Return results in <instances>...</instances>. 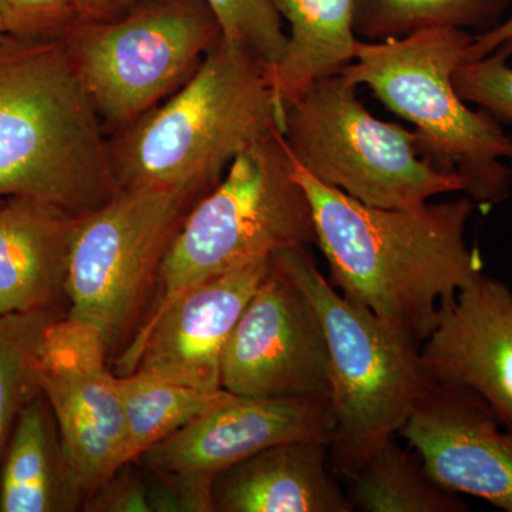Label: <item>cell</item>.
<instances>
[{"label":"cell","instance_id":"22","mask_svg":"<svg viewBox=\"0 0 512 512\" xmlns=\"http://www.w3.org/2000/svg\"><path fill=\"white\" fill-rule=\"evenodd\" d=\"M512 0H356L355 33L386 40L433 28L481 29L500 23Z\"/></svg>","mask_w":512,"mask_h":512},{"label":"cell","instance_id":"5","mask_svg":"<svg viewBox=\"0 0 512 512\" xmlns=\"http://www.w3.org/2000/svg\"><path fill=\"white\" fill-rule=\"evenodd\" d=\"M318 313L330 366L335 431L329 466L352 478L367 458L394 439L436 380L419 343L330 285L309 247L272 255Z\"/></svg>","mask_w":512,"mask_h":512},{"label":"cell","instance_id":"21","mask_svg":"<svg viewBox=\"0 0 512 512\" xmlns=\"http://www.w3.org/2000/svg\"><path fill=\"white\" fill-rule=\"evenodd\" d=\"M126 416L128 451L137 461L198 414L221 402L228 390L205 392L144 372L117 375Z\"/></svg>","mask_w":512,"mask_h":512},{"label":"cell","instance_id":"3","mask_svg":"<svg viewBox=\"0 0 512 512\" xmlns=\"http://www.w3.org/2000/svg\"><path fill=\"white\" fill-rule=\"evenodd\" d=\"M284 128L268 64L221 39L174 94L110 138L120 188L204 197L255 141Z\"/></svg>","mask_w":512,"mask_h":512},{"label":"cell","instance_id":"29","mask_svg":"<svg viewBox=\"0 0 512 512\" xmlns=\"http://www.w3.org/2000/svg\"><path fill=\"white\" fill-rule=\"evenodd\" d=\"M157 0H73L77 25L111 22Z\"/></svg>","mask_w":512,"mask_h":512},{"label":"cell","instance_id":"2","mask_svg":"<svg viewBox=\"0 0 512 512\" xmlns=\"http://www.w3.org/2000/svg\"><path fill=\"white\" fill-rule=\"evenodd\" d=\"M120 191L109 138L64 42L0 43V205L49 202L82 217Z\"/></svg>","mask_w":512,"mask_h":512},{"label":"cell","instance_id":"23","mask_svg":"<svg viewBox=\"0 0 512 512\" xmlns=\"http://www.w3.org/2000/svg\"><path fill=\"white\" fill-rule=\"evenodd\" d=\"M60 308L0 316V460L26 404L40 393L36 360Z\"/></svg>","mask_w":512,"mask_h":512},{"label":"cell","instance_id":"1","mask_svg":"<svg viewBox=\"0 0 512 512\" xmlns=\"http://www.w3.org/2000/svg\"><path fill=\"white\" fill-rule=\"evenodd\" d=\"M293 164L311 201L330 285L421 345L441 303L483 272L480 251L466 241L474 201L467 195L406 210L370 207Z\"/></svg>","mask_w":512,"mask_h":512},{"label":"cell","instance_id":"10","mask_svg":"<svg viewBox=\"0 0 512 512\" xmlns=\"http://www.w3.org/2000/svg\"><path fill=\"white\" fill-rule=\"evenodd\" d=\"M107 352L99 330L66 313L47 328L37 353L40 393L86 497L131 461L117 375L106 365Z\"/></svg>","mask_w":512,"mask_h":512},{"label":"cell","instance_id":"20","mask_svg":"<svg viewBox=\"0 0 512 512\" xmlns=\"http://www.w3.org/2000/svg\"><path fill=\"white\" fill-rule=\"evenodd\" d=\"M349 498L362 512H464L467 504L441 487L413 456L392 439L350 478Z\"/></svg>","mask_w":512,"mask_h":512},{"label":"cell","instance_id":"12","mask_svg":"<svg viewBox=\"0 0 512 512\" xmlns=\"http://www.w3.org/2000/svg\"><path fill=\"white\" fill-rule=\"evenodd\" d=\"M272 266V256L215 276L181 292L151 313L117 362L116 375L144 372L220 392L229 336Z\"/></svg>","mask_w":512,"mask_h":512},{"label":"cell","instance_id":"28","mask_svg":"<svg viewBox=\"0 0 512 512\" xmlns=\"http://www.w3.org/2000/svg\"><path fill=\"white\" fill-rule=\"evenodd\" d=\"M124 464L84 500V510L97 512H151L147 477Z\"/></svg>","mask_w":512,"mask_h":512},{"label":"cell","instance_id":"25","mask_svg":"<svg viewBox=\"0 0 512 512\" xmlns=\"http://www.w3.org/2000/svg\"><path fill=\"white\" fill-rule=\"evenodd\" d=\"M5 35L25 42H64L77 26L73 0H0Z\"/></svg>","mask_w":512,"mask_h":512},{"label":"cell","instance_id":"11","mask_svg":"<svg viewBox=\"0 0 512 512\" xmlns=\"http://www.w3.org/2000/svg\"><path fill=\"white\" fill-rule=\"evenodd\" d=\"M221 384L241 396H329V352L318 313L274 259L229 336Z\"/></svg>","mask_w":512,"mask_h":512},{"label":"cell","instance_id":"18","mask_svg":"<svg viewBox=\"0 0 512 512\" xmlns=\"http://www.w3.org/2000/svg\"><path fill=\"white\" fill-rule=\"evenodd\" d=\"M86 493L64 454L52 409L42 393L20 412L0 474V511L70 512Z\"/></svg>","mask_w":512,"mask_h":512},{"label":"cell","instance_id":"24","mask_svg":"<svg viewBox=\"0 0 512 512\" xmlns=\"http://www.w3.org/2000/svg\"><path fill=\"white\" fill-rule=\"evenodd\" d=\"M221 26L222 39L245 47L268 66L279 62L288 35L274 0H205Z\"/></svg>","mask_w":512,"mask_h":512},{"label":"cell","instance_id":"6","mask_svg":"<svg viewBox=\"0 0 512 512\" xmlns=\"http://www.w3.org/2000/svg\"><path fill=\"white\" fill-rule=\"evenodd\" d=\"M316 245L311 201L281 130L255 141L194 202L158 272L154 312L185 289L284 249Z\"/></svg>","mask_w":512,"mask_h":512},{"label":"cell","instance_id":"19","mask_svg":"<svg viewBox=\"0 0 512 512\" xmlns=\"http://www.w3.org/2000/svg\"><path fill=\"white\" fill-rule=\"evenodd\" d=\"M289 35L281 59L268 66L269 82L285 116L313 83L335 76L355 60L356 0H274Z\"/></svg>","mask_w":512,"mask_h":512},{"label":"cell","instance_id":"30","mask_svg":"<svg viewBox=\"0 0 512 512\" xmlns=\"http://www.w3.org/2000/svg\"><path fill=\"white\" fill-rule=\"evenodd\" d=\"M498 52L510 59L512 56V15L494 28L474 35L464 55V63L480 60Z\"/></svg>","mask_w":512,"mask_h":512},{"label":"cell","instance_id":"32","mask_svg":"<svg viewBox=\"0 0 512 512\" xmlns=\"http://www.w3.org/2000/svg\"><path fill=\"white\" fill-rule=\"evenodd\" d=\"M511 168H512V161H511Z\"/></svg>","mask_w":512,"mask_h":512},{"label":"cell","instance_id":"27","mask_svg":"<svg viewBox=\"0 0 512 512\" xmlns=\"http://www.w3.org/2000/svg\"><path fill=\"white\" fill-rule=\"evenodd\" d=\"M147 471L151 512L215 511L214 478Z\"/></svg>","mask_w":512,"mask_h":512},{"label":"cell","instance_id":"31","mask_svg":"<svg viewBox=\"0 0 512 512\" xmlns=\"http://www.w3.org/2000/svg\"><path fill=\"white\" fill-rule=\"evenodd\" d=\"M5 30H3L2 22H0V43L3 42V39H5Z\"/></svg>","mask_w":512,"mask_h":512},{"label":"cell","instance_id":"7","mask_svg":"<svg viewBox=\"0 0 512 512\" xmlns=\"http://www.w3.org/2000/svg\"><path fill=\"white\" fill-rule=\"evenodd\" d=\"M342 73L313 83L285 109L282 134L296 163L370 207L406 210L466 192L458 173L420 156L414 131L373 116Z\"/></svg>","mask_w":512,"mask_h":512},{"label":"cell","instance_id":"26","mask_svg":"<svg viewBox=\"0 0 512 512\" xmlns=\"http://www.w3.org/2000/svg\"><path fill=\"white\" fill-rule=\"evenodd\" d=\"M461 99L477 104L495 119L512 123V67L501 53L466 62L454 72Z\"/></svg>","mask_w":512,"mask_h":512},{"label":"cell","instance_id":"15","mask_svg":"<svg viewBox=\"0 0 512 512\" xmlns=\"http://www.w3.org/2000/svg\"><path fill=\"white\" fill-rule=\"evenodd\" d=\"M420 352L437 383L480 394L498 421L512 427V291L504 282L481 272L441 303Z\"/></svg>","mask_w":512,"mask_h":512},{"label":"cell","instance_id":"8","mask_svg":"<svg viewBox=\"0 0 512 512\" xmlns=\"http://www.w3.org/2000/svg\"><path fill=\"white\" fill-rule=\"evenodd\" d=\"M222 39L205 0H157L64 40L104 130L117 133L177 92Z\"/></svg>","mask_w":512,"mask_h":512},{"label":"cell","instance_id":"14","mask_svg":"<svg viewBox=\"0 0 512 512\" xmlns=\"http://www.w3.org/2000/svg\"><path fill=\"white\" fill-rule=\"evenodd\" d=\"M400 433L441 487L512 512V427L480 394L436 383Z\"/></svg>","mask_w":512,"mask_h":512},{"label":"cell","instance_id":"16","mask_svg":"<svg viewBox=\"0 0 512 512\" xmlns=\"http://www.w3.org/2000/svg\"><path fill=\"white\" fill-rule=\"evenodd\" d=\"M79 220L32 198L0 205V316L59 308Z\"/></svg>","mask_w":512,"mask_h":512},{"label":"cell","instance_id":"17","mask_svg":"<svg viewBox=\"0 0 512 512\" xmlns=\"http://www.w3.org/2000/svg\"><path fill=\"white\" fill-rule=\"evenodd\" d=\"M329 467V444L323 441L265 448L215 477V511H355Z\"/></svg>","mask_w":512,"mask_h":512},{"label":"cell","instance_id":"13","mask_svg":"<svg viewBox=\"0 0 512 512\" xmlns=\"http://www.w3.org/2000/svg\"><path fill=\"white\" fill-rule=\"evenodd\" d=\"M335 412L326 394L255 397L229 393L138 461L154 473L214 478L276 444H330Z\"/></svg>","mask_w":512,"mask_h":512},{"label":"cell","instance_id":"4","mask_svg":"<svg viewBox=\"0 0 512 512\" xmlns=\"http://www.w3.org/2000/svg\"><path fill=\"white\" fill-rule=\"evenodd\" d=\"M474 35L433 28L403 37L363 42L342 70L365 84L387 109L412 123L420 156L440 170L458 173L468 197L485 207L505 200L512 187V138L487 110H473L454 86Z\"/></svg>","mask_w":512,"mask_h":512},{"label":"cell","instance_id":"9","mask_svg":"<svg viewBox=\"0 0 512 512\" xmlns=\"http://www.w3.org/2000/svg\"><path fill=\"white\" fill-rule=\"evenodd\" d=\"M197 202L160 188H120L80 217L67 262V315L94 326L109 349L136 322L185 214Z\"/></svg>","mask_w":512,"mask_h":512}]
</instances>
